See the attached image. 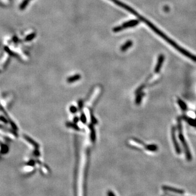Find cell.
I'll return each mask as SVG.
<instances>
[{"label": "cell", "instance_id": "6da1fadb", "mask_svg": "<svg viewBox=\"0 0 196 196\" xmlns=\"http://www.w3.org/2000/svg\"><path fill=\"white\" fill-rule=\"evenodd\" d=\"M182 126H181V123L180 119H178V137L180 143L183 144V147L184 149V152L185 153L186 157L187 160H191V154L190 152V150L189 147L187 145L186 140L185 139V137L184 135L183 130H182Z\"/></svg>", "mask_w": 196, "mask_h": 196}, {"label": "cell", "instance_id": "7a4b0ae2", "mask_svg": "<svg viewBox=\"0 0 196 196\" xmlns=\"http://www.w3.org/2000/svg\"><path fill=\"white\" fill-rule=\"evenodd\" d=\"M139 21L137 20H131V21H129L126 22L124 23L121 26L115 27L113 29V31L115 32H118L121 31V30L125 29V28H129V27H132L136 26L137 25L139 24Z\"/></svg>", "mask_w": 196, "mask_h": 196}, {"label": "cell", "instance_id": "3957f363", "mask_svg": "<svg viewBox=\"0 0 196 196\" xmlns=\"http://www.w3.org/2000/svg\"><path fill=\"white\" fill-rule=\"evenodd\" d=\"M172 142L174 145V149L175 150V152L179 155L181 153V149L180 148L179 144L178 141L177 139L176 136V129L175 127H173L172 130Z\"/></svg>", "mask_w": 196, "mask_h": 196}, {"label": "cell", "instance_id": "277c9868", "mask_svg": "<svg viewBox=\"0 0 196 196\" xmlns=\"http://www.w3.org/2000/svg\"><path fill=\"white\" fill-rule=\"evenodd\" d=\"M164 59H165V57L163 55H160L158 57L157 62V65L155 68V72L156 73H158L160 71V69L162 68V66L164 62Z\"/></svg>", "mask_w": 196, "mask_h": 196}, {"label": "cell", "instance_id": "5b68a950", "mask_svg": "<svg viewBox=\"0 0 196 196\" xmlns=\"http://www.w3.org/2000/svg\"><path fill=\"white\" fill-rule=\"evenodd\" d=\"M163 189L165 190V191H172V192H174V193H177L178 194H183L184 191L183 190H178V189H175L174 188H172L171 187H168V186H164L163 187Z\"/></svg>", "mask_w": 196, "mask_h": 196}, {"label": "cell", "instance_id": "8992f818", "mask_svg": "<svg viewBox=\"0 0 196 196\" xmlns=\"http://www.w3.org/2000/svg\"><path fill=\"white\" fill-rule=\"evenodd\" d=\"M132 45V41L129 40L125 43L124 44L122 47H121V51H125L129 48H130L131 46Z\"/></svg>", "mask_w": 196, "mask_h": 196}, {"label": "cell", "instance_id": "52a82bcc", "mask_svg": "<svg viewBox=\"0 0 196 196\" xmlns=\"http://www.w3.org/2000/svg\"><path fill=\"white\" fill-rule=\"evenodd\" d=\"M80 78V75H74L72 77H70L68 79V82H73L74 81H76L77 80H78Z\"/></svg>", "mask_w": 196, "mask_h": 196}, {"label": "cell", "instance_id": "ba28073f", "mask_svg": "<svg viewBox=\"0 0 196 196\" xmlns=\"http://www.w3.org/2000/svg\"><path fill=\"white\" fill-rule=\"evenodd\" d=\"M30 0H24L23 1V2L22 3L20 7V8L21 10H22L24 9L26 7V6L28 4V3H29V2L30 1Z\"/></svg>", "mask_w": 196, "mask_h": 196}, {"label": "cell", "instance_id": "9c48e42d", "mask_svg": "<svg viewBox=\"0 0 196 196\" xmlns=\"http://www.w3.org/2000/svg\"><path fill=\"white\" fill-rule=\"evenodd\" d=\"M35 37V35H34V34L30 35H29V36H28V37H27V40H32V39H33Z\"/></svg>", "mask_w": 196, "mask_h": 196}]
</instances>
